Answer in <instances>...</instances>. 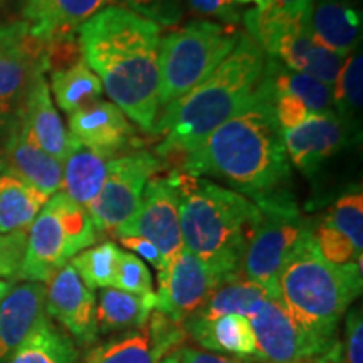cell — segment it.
<instances>
[{"mask_svg":"<svg viewBox=\"0 0 363 363\" xmlns=\"http://www.w3.org/2000/svg\"><path fill=\"white\" fill-rule=\"evenodd\" d=\"M180 170L225 182L257 207L294 201L283 128L261 86L247 108L182 158Z\"/></svg>","mask_w":363,"mask_h":363,"instance_id":"6da1fadb","label":"cell"},{"mask_svg":"<svg viewBox=\"0 0 363 363\" xmlns=\"http://www.w3.org/2000/svg\"><path fill=\"white\" fill-rule=\"evenodd\" d=\"M162 27L130 9L110 6L78 30L81 56L125 116L152 133L160 115Z\"/></svg>","mask_w":363,"mask_h":363,"instance_id":"7a4b0ae2","label":"cell"},{"mask_svg":"<svg viewBox=\"0 0 363 363\" xmlns=\"http://www.w3.org/2000/svg\"><path fill=\"white\" fill-rule=\"evenodd\" d=\"M264 65V51L251 35L240 34L235 48L207 79L160 111L152 131L163 136L155 155L162 160L184 158L201 147L220 125L252 103Z\"/></svg>","mask_w":363,"mask_h":363,"instance_id":"3957f363","label":"cell"},{"mask_svg":"<svg viewBox=\"0 0 363 363\" xmlns=\"http://www.w3.org/2000/svg\"><path fill=\"white\" fill-rule=\"evenodd\" d=\"M170 179L179 192L184 247L222 281L239 276L259 208L244 195L202 177L179 170Z\"/></svg>","mask_w":363,"mask_h":363,"instance_id":"277c9868","label":"cell"},{"mask_svg":"<svg viewBox=\"0 0 363 363\" xmlns=\"http://www.w3.org/2000/svg\"><path fill=\"white\" fill-rule=\"evenodd\" d=\"M362 267L330 264L316 251L313 233L281 269L276 298L299 325L318 337L337 338L345 313L360 296Z\"/></svg>","mask_w":363,"mask_h":363,"instance_id":"5b68a950","label":"cell"},{"mask_svg":"<svg viewBox=\"0 0 363 363\" xmlns=\"http://www.w3.org/2000/svg\"><path fill=\"white\" fill-rule=\"evenodd\" d=\"M240 34L235 26L197 19L163 38L158 54L162 110L207 79L235 48Z\"/></svg>","mask_w":363,"mask_h":363,"instance_id":"8992f818","label":"cell"},{"mask_svg":"<svg viewBox=\"0 0 363 363\" xmlns=\"http://www.w3.org/2000/svg\"><path fill=\"white\" fill-rule=\"evenodd\" d=\"M88 211L59 190L44 203L29 230L17 279L48 283L74 256L96 242Z\"/></svg>","mask_w":363,"mask_h":363,"instance_id":"52a82bcc","label":"cell"},{"mask_svg":"<svg viewBox=\"0 0 363 363\" xmlns=\"http://www.w3.org/2000/svg\"><path fill=\"white\" fill-rule=\"evenodd\" d=\"M308 16L310 12L288 17L256 7L244 13V24L247 35L256 40L266 56L278 59L289 69L333 86L348 56L328 51L318 43L310 30Z\"/></svg>","mask_w":363,"mask_h":363,"instance_id":"ba28073f","label":"cell"},{"mask_svg":"<svg viewBox=\"0 0 363 363\" xmlns=\"http://www.w3.org/2000/svg\"><path fill=\"white\" fill-rule=\"evenodd\" d=\"M261 217L244 252L240 276L264 286L276 296V281L293 252L310 238L315 222L306 219L296 201L257 207Z\"/></svg>","mask_w":363,"mask_h":363,"instance_id":"9c48e42d","label":"cell"},{"mask_svg":"<svg viewBox=\"0 0 363 363\" xmlns=\"http://www.w3.org/2000/svg\"><path fill=\"white\" fill-rule=\"evenodd\" d=\"M165 163L148 150H136L108 162L106 179L93 202L86 207L98 233L115 234L135 216L145 185Z\"/></svg>","mask_w":363,"mask_h":363,"instance_id":"30bf717a","label":"cell"},{"mask_svg":"<svg viewBox=\"0 0 363 363\" xmlns=\"http://www.w3.org/2000/svg\"><path fill=\"white\" fill-rule=\"evenodd\" d=\"M246 318L256 338V357L266 363H293L318 358L338 340L318 337L306 330L276 296L261 299Z\"/></svg>","mask_w":363,"mask_h":363,"instance_id":"8fae6325","label":"cell"},{"mask_svg":"<svg viewBox=\"0 0 363 363\" xmlns=\"http://www.w3.org/2000/svg\"><path fill=\"white\" fill-rule=\"evenodd\" d=\"M179 207V192L170 175L153 177L145 185L142 201L135 216L125 222L115 235L147 239L162 254L165 267L184 249Z\"/></svg>","mask_w":363,"mask_h":363,"instance_id":"7c38bea8","label":"cell"},{"mask_svg":"<svg viewBox=\"0 0 363 363\" xmlns=\"http://www.w3.org/2000/svg\"><path fill=\"white\" fill-rule=\"evenodd\" d=\"M220 283L224 281L206 262L184 247L158 271L155 310L184 325Z\"/></svg>","mask_w":363,"mask_h":363,"instance_id":"4fadbf2b","label":"cell"},{"mask_svg":"<svg viewBox=\"0 0 363 363\" xmlns=\"http://www.w3.org/2000/svg\"><path fill=\"white\" fill-rule=\"evenodd\" d=\"M39 72H48L45 44L26 33L22 22L0 26V116H16Z\"/></svg>","mask_w":363,"mask_h":363,"instance_id":"5bb4252c","label":"cell"},{"mask_svg":"<svg viewBox=\"0 0 363 363\" xmlns=\"http://www.w3.org/2000/svg\"><path fill=\"white\" fill-rule=\"evenodd\" d=\"M184 325L153 310L147 323L94 347L81 363H158L182 347Z\"/></svg>","mask_w":363,"mask_h":363,"instance_id":"9a60e30c","label":"cell"},{"mask_svg":"<svg viewBox=\"0 0 363 363\" xmlns=\"http://www.w3.org/2000/svg\"><path fill=\"white\" fill-rule=\"evenodd\" d=\"M316 251L330 264L362 267L363 195L360 189L343 194L326 216L313 225Z\"/></svg>","mask_w":363,"mask_h":363,"instance_id":"2e32d148","label":"cell"},{"mask_svg":"<svg viewBox=\"0 0 363 363\" xmlns=\"http://www.w3.org/2000/svg\"><path fill=\"white\" fill-rule=\"evenodd\" d=\"M45 313L56 320L72 340L81 345L98 337L96 294L89 289L71 264L59 269L45 283Z\"/></svg>","mask_w":363,"mask_h":363,"instance_id":"e0dca14e","label":"cell"},{"mask_svg":"<svg viewBox=\"0 0 363 363\" xmlns=\"http://www.w3.org/2000/svg\"><path fill=\"white\" fill-rule=\"evenodd\" d=\"M0 172L19 177L48 197L62 189V163L35 145L19 111L11 118L0 142Z\"/></svg>","mask_w":363,"mask_h":363,"instance_id":"ac0fdd59","label":"cell"},{"mask_svg":"<svg viewBox=\"0 0 363 363\" xmlns=\"http://www.w3.org/2000/svg\"><path fill=\"white\" fill-rule=\"evenodd\" d=\"M353 131L337 113L311 115L291 130L283 131L286 153L291 165L305 175H313L348 143Z\"/></svg>","mask_w":363,"mask_h":363,"instance_id":"d6986e66","label":"cell"},{"mask_svg":"<svg viewBox=\"0 0 363 363\" xmlns=\"http://www.w3.org/2000/svg\"><path fill=\"white\" fill-rule=\"evenodd\" d=\"M116 0H24L22 26L43 44L71 39L79 27Z\"/></svg>","mask_w":363,"mask_h":363,"instance_id":"ffe728a7","label":"cell"},{"mask_svg":"<svg viewBox=\"0 0 363 363\" xmlns=\"http://www.w3.org/2000/svg\"><path fill=\"white\" fill-rule=\"evenodd\" d=\"M69 135L84 147L115 158L131 145L133 126L111 101H96L69 115Z\"/></svg>","mask_w":363,"mask_h":363,"instance_id":"44dd1931","label":"cell"},{"mask_svg":"<svg viewBox=\"0 0 363 363\" xmlns=\"http://www.w3.org/2000/svg\"><path fill=\"white\" fill-rule=\"evenodd\" d=\"M19 116L27 133L38 147L57 162L62 163L66 160L74 138L65 128V123L54 106L45 72H39L34 78L19 110Z\"/></svg>","mask_w":363,"mask_h":363,"instance_id":"7402d4cb","label":"cell"},{"mask_svg":"<svg viewBox=\"0 0 363 363\" xmlns=\"http://www.w3.org/2000/svg\"><path fill=\"white\" fill-rule=\"evenodd\" d=\"M45 315V284L26 281L12 286L0 301V363L11 358Z\"/></svg>","mask_w":363,"mask_h":363,"instance_id":"603a6c76","label":"cell"},{"mask_svg":"<svg viewBox=\"0 0 363 363\" xmlns=\"http://www.w3.org/2000/svg\"><path fill=\"white\" fill-rule=\"evenodd\" d=\"M310 30L328 51L350 56L362 38V11L353 0H313Z\"/></svg>","mask_w":363,"mask_h":363,"instance_id":"cb8c5ba5","label":"cell"},{"mask_svg":"<svg viewBox=\"0 0 363 363\" xmlns=\"http://www.w3.org/2000/svg\"><path fill=\"white\" fill-rule=\"evenodd\" d=\"M187 337L207 352L222 353L238 358L256 357V338L246 316L225 315L211 321L189 318L184 321Z\"/></svg>","mask_w":363,"mask_h":363,"instance_id":"d4e9b609","label":"cell"},{"mask_svg":"<svg viewBox=\"0 0 363 363\" xmlns=\"http://www.w3.org/2000/svg\"><path fill=\"white\" fill-rule=\"evenodd\" d=\"M261 86L269 94L288 93L299 98L311 115L335 111L333 86L313 78V76L289 69L274 57L266 56Z\"/></svg>","mask_w":363,"mask_h":363,"instance_id":"484cf974","label":"cell"},{"mask_svg":"<svg viewBox=\"0 0 363 363\" xmlns=\"http://www.w3.org/2000/svg\"><path fill=\"white\" fill-rule=\"evenodd\" d=\"M110 160L111 158L104 157L74 140L66 160L62 162L61 190L86 208L96 199L99 189L106 179Z\"/></svg>","mask_w":363,"mask_h":363,"instance_id":"4316f807","label":"cell"},{"mask_svg":"<svg viewBox=\"0 0 363 363\" xmlns=\"http://www.w3.org/2000/svg\"><path fill=\"white\" fill-rule=\"evenodd\" d=\"M153 310L155 293L133 294L116 288H104L96 298L98 335L140 328L147 323Z\"/></svg>","mask_w":363,"mask_h":363,"instance_id":"83f0119b","label":"cell"},{"mask_svg":"<svg viewBox=\"0 0 363 363\" xmlns=\"http://www.w3.org/2000/svg\"><path fill=\"white\" fill-rule=\"evenodd\" d=\"M74 340L45 315L7 363H78Z\"/></svg>","mask_w":363,"mask_h":363,"instance_id":"f1b7e54d","label":"cell"},{"mask_svg":"<svg viewBox=\"0 0 363 363\" xmlns=\"http://www.w3.org/2000/svg\"><path fill=\"white\" fill-rule=\"evenodd\" d=\"M48 199L19 177L0 175V234L29 229Z\"/></svg>","mask_w":363,"mask_h":363,"instance_id":"f546056e","label":"cell"},{"mask_svg":"<svg viewBox=\"0 0 363 363\" xmlns=\"http://www.w3.org/2000/svg\"><path fill=\"white\" fill-rule=\"evenodd\" d=\"M49 72H51V89L57 106L67 115L83 110L101 98V81L89 69L83 57Z\"/></svg>","mask_w":363,"mask_h":363,"instance_id":"4dcf8cb0","label":"cell"},{"mask_svg":"<svg viewBox=\"0 0 363 363\" xmlns=\"http://www.w3.org/2000/svg\"><path fill=\"white\" fill-rule=\"evenodd\" d=\"M267 296H274V294L267 291L264 286L252 283L239 274L217 286L207 301L190 318L211 321L225 315L247 316L252 308Z\"/></svg>","mask_w":363,"mask_h":363,"instance_id":"1f68e13d","label":"cell"},{"mask_svg":"<svg viewBox=\"0 0 363 363\" xmlns=\"http://www.w3.org/2000/svg\"><path fill=\"white\" fill-rule=\"evenodd\" d=\"M363 59L362 51H353L345 59L333 84L335 113L353 133L360 128L363 106Z\"/></svg>","mask_w":363,"mask_h":363,"instance_id":"d6a6232c","label":"cell"},{"mask_svg":"<svg viewBox=\"0 0 363 363\" xmlns=\"http://www.w3.org/2000/svg\"><path fill=\"white\" fill-rule=\"evenodd\" d=\"M120 252L121 249L115 242L108 240V242L81 251L78 256L72 257L69 264L78 272L81 281L93 291L113 288Z\"/></svg>","mask_w":363,"mask_h":363,"instance_id":"836d02e7","label":"cell"},{"mask_svg":"<svg viewBox=\"0 0 363 363\" xmlns=\"http://www.w3.org/2000/svg\"><path fill=\"white\" fill-rule=\"evenodd\" d=\"M113 288L133 294H153V276L145 261L135 254L121 251L116 266V276Z\"/></svg>","mask_w":363,"mask_h":363,"instance_id":"e575fe53","label":"cell"},{"mask_svg":"<svg viewBox=\"0 0 363 363\" xmlns=\"http://www.w3.org/2000/svg\"><path fill=\"white\" fill-rule=\"evenodd\" d=\"M126 9L160 27L177 26L184 19V0H123Z\"/></svg>","mask_w":363,"mask_h":363,"instance_id":"d590c367","label":"cell"},{"mask_svg":"<svg viewBox=\"0 0 363 363\" xmlns=\"http://www.w3.org/2000/svg\"><path fill=\"white\" fill-rule=\"evenodd\" d=\"M343 363H363V316L360 308L345 313L343 338L338 340Z\"/></svg>","mask_w":363,"mask_h":363,"instance_id":"8d00e7d4","label":"cell"},{"mask_svg":"<svg viewBox=\"0 0 363 363\" xmlns=\"http://www.w3.org/2000/svg\"><path fill=\"white\" fill-rule=\"evenodd\" d=\"M27 244V230L0 234V279H12L19 274Z\"/></svg>","mask_w":363,"mask_h":363,"instance_id":"74e56055","label":"cell"},{"mask_svg":"<svg viewBox=\"0 0 363 363\" xmlns=\"http://www.w3.org/2000/svg\"><path fill=\"white\" fill-rule=\"evenodd\" d=\"M184 4L199 16L217 19L222 24L235 26L240 21L239 4L235 0H184Z\"/></svg>","mask_w":363,"mask_h":363,"instance_id":"f35d334b","label":"cell"},{"mask_svg":"<svg viewBox=\"0 0 363 363\" xmlns=\"http://www.w3.org/2000/svg\"><path fill=\"white\" fill-rule=\"evenodd\" d=\"M175 355L180 363H244L242 358L201 350L195 347H179L175 350Z\"/></svg>","mask_w":363,"mask_h":363,"instance_id":"ab89813d","label":"cell"},{"mask_svg":"<svg viewBox=\"0 0 363 363\" xmlns=\"http://www.w3.org/2000/svg\"><path fill=\"white\" fill-rule=\"evenodd\" d=\"M120 244L128 251L135 252L136 257H140L142 261H147L148 264H152L157 271L163 269V259L162 254L158 252V249L153 246L152 242H148L147 239L142 238H118Z\"/></svg>","mask_w":363,"mask_h":363,"instance_id":"60d3db41","label":"cell"},{"mask_svg":"<svg viewBox=\"0 0 363 363\" xmlns=\"http://www.w3.org/2000/svg\"><path fill=\"white\" fill-rule=\"evenodd\" d=\"M311 4L313 0H266L264 6L261 7L288 17H299L303 13L310 12Z\"/></svg>","mask_w":363,"mask_h":363,"instance_id":"b9f144b4","label":"cell"},{"mask_svg":"<svg viewBox=\"0 0 363 363\" xmlns=\"http://www.w3.org/2000/svg\"><path fill=\"white\" fill-rule=\"evenodd\" d=\"M22 0H0V13H11Z\"/></svg>","mask_w":363,"mask_h":363,"instance_id":"7bdbcfd3","label":"cell"},{"mask_svg":"<svg viewBox=\"0 0 363 363\" xmlns=\"http://www.w3.org/2000/svg\"><path fill=\"white\" fill-rule=\"evenodd\" d=\"M12 283L11 281H6V279H0V301H2L4 299V296H6V294L11 291V288H12Z\"/></svg>","mask_w":363,"mask_h":363,"instance_id":"ee69618b","label":"cell"},{"mask_svg":"<svg viewBox=\"0 0 363 363\" xmlns=\"http://www.w3.org/2000/svg\"><path fill=\"white\" fill-rule=\"evenodd\" d=\"M158 363H180V360L179 358H177V355H175V352H172V353H169V355L167 357H163L160 362Z\"/></svg>","mask_w":363,"mask_h":363,"instance_id":"f6af8a7d","label":"cell"},{"mask_svg":"<svg viewBox=\"0 0 363 363\" xmlns=\"http://www.w3.org/2000/svg\"><path fill=\"white\" fill-rule=\"evenodd\" d=\"M13 118V116H12ZM9 121H11V118H9V120H6V118H2L0 116V142H2V138H4V133H6V130H7V125H9Z\"/></svg>","mask_w":363,"mask_h":363,"instance_id":"bcb514c9","label":"cell"},{"mask_svg":"<svg viewBox=\"0 0 363 363\" xmlns=\"http://www.w3.org/2000/svg\"><path fill=\"white\" fill-rule=\"evenodd\" d=\"M235 2H238L239 6L240 4H256L257 7H261V6H264L266 0H235Z\"/></svg>","mask_w":363,"mask_h":363,"instance_id":"7dc6e473","label":"cell"},{"mask_svg":"<svg viewBox=\"0 0 363 363\" xmlns=\"http://www.w3.org/2000/svg\"><path fill=\"white\" fill-rule=\"evenodd\" d=\"M293 363H320L316 358H310V360H299V362H293Z\"/></svg>","mask_w":363,"mask_h":363,"instance_id":"c3c4849f","label":"cell"}]
</instances>
